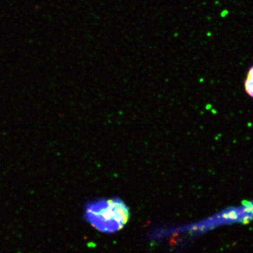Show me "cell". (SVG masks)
<instances>
[{"label": "cell", "mask_w": 253, "mask_h": 253, "mask_svg": "<svg viewBox=\"0 0 253 253\" xmlns=\"http://www.w3.org/2000/svg\"><path fill=\"white\" fill-rule=\"evenodd\" d=\"M129 216L128 208L118 198L98 199L88 203L85 210V217L91 225L106 233L122 229Z\"/></svg>", "instance_id": "obj_1"}, {"label": "cell", "mask_w": 253, "mask_h": 253, "mask_svg": "<svg viewBox=\"0 0 253 253\" xmlns=\"http://www.w3.org/2000/svg\"><path fill=\"white\" fill-rule=\"evenodd\" d=\"M246 93L253 98V66L250 68L245 81Z\"/></svg>", "instance_id": "obj_2"}]
</instances>
